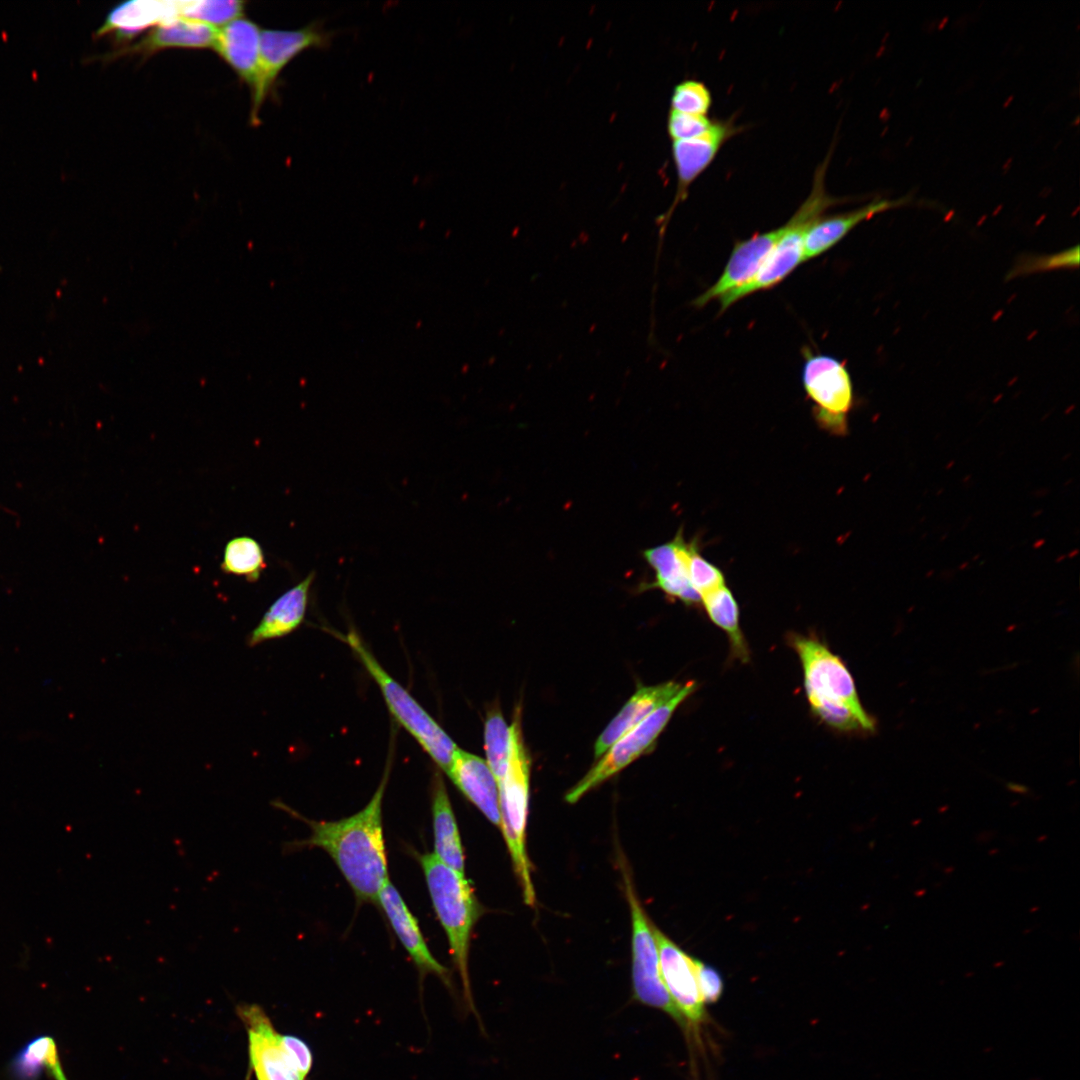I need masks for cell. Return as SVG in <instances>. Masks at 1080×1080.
Returning a JSON list of instances; mask_svg holds the SVG:
<instances>
[{
  "mask_svg": "<svg viewBox=\"0 0 1080 1080\" xmlns=\"http://www.w3.org/2000/svg\"><path fill=\"white\" fill-rule=\"evenodd\" d=\"M387 772L369 803L356 814L336 821L302 818L311 828L305 840L286 843V850L318 847L325 850L360 901L376 902L387 881L388 865L382 825V802Z\"/></svg>",
  "mask_w": 1080,
  "mask_h": 1080,
  "instance_id": "1",
  "label": "cell"
},
{
  "mask_svg": "<svg viewBox=\"0 0 1080 1080\" xmlns=\"http://www.w3.org/2000/svg\"><path fill=\"white\" fill-rule=\"evenodd\" d=\"M420 864L432 905L446 933L453 961L460 974L466 1001L473 1008L468 953L473 927L480 916V905L465 875L445 865L433 853L421 855Z\"/></svg>",
  "mask_w": 1080,
  "mask_h": 1080,
  "instance_id": "2",
  "label": "cell"
},
{
  "mask_svg": "<svg viewBox=\"0 0 1080 1080\" xmlns=\"http://www.w3.org/2000/svg\"><path fill=\"white\" fill-rule=\"evenodd\" d=\"M519 713L509 726L507 768L497 783L501 827L513 867L527 905L535 903L530 864L526 852V824L529 800L530 760L521 731Z\"/></svg>",
  "mask_w": 1080,
  "mask_h": 1080,
  "instance_id": "3",
  "label": "cell"
},
{
  "mask_svg": "<svg viewBox=\"0 0 1080 1080\" xmlns=\"http://www.w3.org/2000/svg\"><path fill=\"white\" fill-rule=\"evenodd\" d=\"M830 153L818 166L811 192L790 220L784 225L785 231L776 243L757 274L745 285L733 289L719 298L721 312L740 299L766 290L784 280L803 261L804 239L809 228L821 218L829 207L841 202L827 194L824 185L825 172Z\"/></svg>",
  "mask_w": 1080,
  "mask_h": 1080,
  "instance_id": "4",
  "label": "cell"
},
{
  "mask_svg": "<svg viewBox=\"0 0 1080 1080\" xmlns=\"http://www.w3.org/2000/svg\"><path fill=\"white\" fill-rule=\"evenodd\" d=\"M346 641L378 684L395 720L414 737L435 763L448 773L454 752L458 748L454 741L410 693L382 668L355 632L348 633Z\"/></svg>",
  "mask_w": 1080,
  "mask_h": 1080,
  "instance_id": "5",
  "label": "cell"
},
{
  "mask_svg": "<svg viewBox=\"0 0 1080 1080\" xmlns=\"http://www.w3.org/2000/svg\"><path fill=\"white\" fill-rule=\"evenodd\" d=\"M626 898L632 920V981L636 1000L670 1015L688 1031L687 1023L662 979L654 925L649 921L633 887L631 877L623 870Z\"/></svg>",
  "mask_w": 1080,
  "mask_h": 1080,
  "instance_id": "6",
  "label": "cell"
},
{
  "mask_svg": "<svg viewBox=\"0 0 1080 1080\" xmlns=\"http://www.w3.org/2000/svg\"><path fill=\"white\" fill-rule=\"evenodd\" d=\"M696 684L688 681L669 702L613 743L593 767L566 793L568 803H576L588 791L617 774L654 745L676 708L694 692Z\"/></svg>",
  "mask_w": 1080,
  "mask_h": 1080,
  "instance_id": "7",
  "label": "cell"
},
{
  "mask_svg": "<svg viewBox=\"0 0 1080 1080\" xmlns=\"http://www.w3.org/2000/svg\"><path fill=\"white\" fill-rule=\"evenodd\" d=\"M805 359L803 386L814 403L817 424L832 434H846L854 400L849 372L842 362L827 355L806 353Z\"/></svg>",
  "mask_w": 1080,
  "mask_h": 1080,
  "instance_id": "8",
  "label": "cell"
},
{
  "mask_svg": "<svg viewBox=\"0 0 1080 1080\" xmlns=\"http://www.w3.org/2000/svg\"><path fill=\"white\" fill-rule=\"evenodd\" d=\"M792 645L802 664L807 697L843 703L873 730V720L862 708L853 678L840 658L815 639L796 635Z\"/></svg>",
  "mask_w": 1080,
  "mask_h": 1080,
  "instance_id": "9",
  "label": "cell"
},
{
  "mask_svg": "<svg viewBox=\"0 0 1080 1080\" xmlns=\"http://www.w3.org/2000/svg\"><path fill=\"white\" fill-rule=\"evenodd\" d=\"M331 37L332 34L324 30L319 22L296 30H261L258 81L251 94L250 122L253 126L259 124L260 108L284 67L306 49L328 46Z\"/></svg>",
  "mask_w": 1080,
  "mask_h": 1080,
  "instance_id": "10",
  "label": "cell"
},
{
  "mask_svg": "<svg viewBox=\"0 0 1080 1080\" xmlns=\"http://www.w3.org/2000/svg\"><path fill=\"white\" fill-rule=\"evenodd\" d=\"M654 935L665 987L685 1019L688 1033H696L698 1027L705 1023L707 1013L697 983L694 958L687 955L655 926Z\"/></svg>",
  "mask_w": 1080,
  "mask_h": 1080,
  "instance_id": "11",
  "label": "cell"
},
{
  "mask_svg": "<svg viewBox=\"0 0 1080 1080\" xmlns=\"http://www.w3.org/2000/svg\"><path fill=\"white\" fill-rule=\"evenodd\" d=\"M237 1012L247 1027L250 1065L257 1080H304L264 1010L256 1004H244Z\"/></svg>",
  "mask_w": 1080,
  "mask_h": 1080,
  "instance_id": "12",
  "label": "cell"
},
{
  "mask_svg": "<svg viewBox=\"0 0 1080 1080\" xmlns=\"http://www.w3.org/2000/svg\"><path fill=\"white\" fill-rule=\"evenodd\" d=\"M785 231V226L758 233L735 243L730 258L719 279L692 304L703 307L711 300L719 299L727 292L748 283L759 271L768 255Z\"/></svg>",
  "mask_w": 1080,
  "mask_h": 1080,
  "instance_id": "13",
  "label": "cell"
},
{
  "mask_svg": "<svg viewBox=\"0 0 1080 1080\" xmlns=\"http://www.w3.org/2000/svg\"><path fill=\"white\" fill-rule=\"evenodd\" d=\"M218 29L212 25L183 17L165 21L153 27L139 41L114 52L104 58L112 60L125 55L149 57L159 51L170 48L206 49L214 48Z\"/></svg>",
  "mask_w": 1080,
  "mask_h": 1080,
  "instance_id": "14",
  "label": "cell"
},
{
  "mask_svg": "<svg viewBox=\"0 0 1080 1080\" xmlns=\"http://www.w3.org/2000/svg\"><path fill=\"white\" fill-rule=\"evenodd\" d=\"M377 903L421 975L435 974L449 985L448 970L430 952L416 918L390 881H387L379 892Z\"/></svg>",
  "mask_w": 1080,
  "mask_h": 1080,
  "instance_id": "15",
  "label": "cell"
},
{
  "mask_svg": "<svg viewBox=\"0 0 1080 1080\" xmlns=\"http://www.w3.org/2000/svg\"><path fill=\"white\" fill-rule=\"evenodd\" d=\"M260 28L243 16L218 29L213 50L254 92L259 74Z\"/></svg>",
  "mask_w": 1080,
  "mask_h": 1080,
  "instance_id": "16",
  "label": "cell"
},
{
  "mask_svg": "<svg viewBox=\"0 0 1080 1080\" xmlns=\"http://www.w3.org/2000/svg\"><path fill=\"white\" fill-rule=\"evenodd\" d=\"M732 121H714L704 135L673 141L672 155L678 178L675 204L687 196L689 186L712 163L722 145L739 131Z\"/></svg>",
  "mask_w": 1080,
  "mask_h": 1080,
  "instance_id": "17",
  "label": "cell"
},
{
  "mask_svg": "<svg viewBox=\"0 0 1080 1080\" xmlns=\"http://www.w3.org/2000/svg\"><path fill=\"white\" fill-rule=\"evenodd\" d=\"M447 774L464 796L491 823L500 828L499 790L497 781L487 762L474 754L457 748Z\"/></svg>",
  "mask_w": 1080,
  "mask_h": 1080,
  "instance_id": "18",
  "label": "cell"
},
{
  "mask_svg": "<svg viewBox=\"0 0 1080 1080\" xmlns=\"http://www.w3.org/2000/svg\"><path fill=\"white\" fill-rule=\"evenodd\" d=\"M687 545L680 528L671 541L643 551L644 559L655 572V580L646 588H658L686 605H694L701 602V598L688 578Z\"/></svg>",
  "mask_w": 1080,
  "mask_h": 1080,
  "instance_id": "19",
  "label": "cell"
},
{
  "mask_svg": "<svg viewBox=\"0 0 1080 1080\" xmlns=\"http://www.w3.org/2000/svg\"><path fill=\"white\" fill-rule=\"evenodd\" d=\"M181 1H126L113 7L95 37L113 34L117 43L128 42L148 27L180 17Z\"/></svg>",
  "mask_w": 1080,
  "mask_h": 1080,
  "instance_id": "20",
  "label": "cell"
},
{
  "mask_svg": "<svg viewBox=\"0 0 1080 1080\" xmlns=\"http://www.w3.org/2000/svg\"><path fill=\"white\" fill-rule=\"evenodd\" d=\"M682 687L683 684L674 681L639 687L599 735L594 745L595 758L601 757L620 737L669 702Z\"/></svg>",
  "mask_w": 1080,
  "mask_h": 1080,
  "instance_id": "21",
  "label": "cell"
},
{
  "mask_svg": "<svg viewBox=\"0 0 1080 1080\" xmlns=\"http://www.w3.org/2000/svg\"><path fill=\"white\" fill-rule=\"evenodd\" d=\"M910 199H876L861 208L820 218L807 231L803 246V261L818 257L829 250L854 227L874 215L908 204Z\"/></svg>",
  "mask_w": 1080,
  "mask_h": 1080,
  "instance_id": "22",
  "label": "cell"
},
{
  "mask_svg": "<svg viewBox=\"0 0 1080 1080\" xmlns=\"http://www.w3.org/2000/svg\"><path fill=\"white\" fill-rule=\"evenodd\" d=\"M314 577V572H310L271 604L248 636L247 643L250 647L283 637L301 625Z\"/></svg>",
  "mask_w": 1080,
  "mask_h": 1080,
  "instance_id": "23",
  "label": "cell"
},
{
  "mask_svg": "<svg viewBox=\"0 0 1080 1080\" xmlns=\"http://www.w3.org/2000/svg\"><path fill=\"white\" fill-rule=\"evenodd\" d=\"M434 856L465 875L463 847L444 780L436 774L432 794Z\"/></svg>",
  "mask_w": 1080,
  "mask_h": 1080,
  "instance_id": "24",
  "label": "cell"
},
{
  "mask_svg": "<svg viewBox=\"0 0 1080 1080\" xmlns=\"http://www.w3.org/2000/svg\"><path fill=\"white\" fill-rule=\"evenodd\" d=\"M44 1069L54 1080H67L55 1040L47 1035L31 1039L16 1053L9 1065L13 1080H38Z\"/></svg>",
  "mask_w": 1080,
  "mask_h": 1080,
  "instance_id": "25",
  "label": "cell"
},
{
  "mask_svg": "<svg viewBox=\"0 0 1080 1080\" xmlns=\"http://www.w3.org/2000/svg\"><path fill=\"white\" fill-rule=\"evenodd\" d=\"M701 602L710 620L724 630L735 655L742 661L749 657L748 649L739 626L738 604L726 585L701 596Z\"/></svg>",
  "mask_w": 1080,
  "mask_h": 1080,
  "instance_id": "26",
  "label": "cell"
},
{
  "mask_svg": "<svg viewBox=\"0 0 1080 1080\" xmlns=\"http://www.w3.org/2000/svg\"><path fill=\"white\" fill-rule=\"evenodd\" d=\"M265 567V556L256 539L250 536H237L226 543L220 565L224 573L241 576L249 582H255Z\"/></svg>",
  "mask_w": 1080,
  "mask_h": 1080,
  "instance_id": "27",
  "label": "cell"
},
{
  "mask_svg": "<svg viewBox=\"0 0 1080 1080\" xmlns=\"http://www.w3.org/2000/svg\"><path fill=\"white\" fill-rule=\"evenodd\" d=\"M484 746L487 764L497 783L503 778L508 759L509 726L499 709L487 714L484 727Z\"/></svg>",
  "mask_w": 1080,
  "mask_h": 1080,
  "instance_id": "28",
  "label": "cell"
},
{
  "mask_svg": "<svg viewBox=\"0 0 1080 1080\" xmlns=\"http://www.w3.org/2000/svg\"><path fill=\"white\" fill-rule=\"evenodd\" d=\"M245 4L244 1L236 0L181 1L180 17L216 27L241 17Z\"/></svg>",
  "mask_w": 1080,
  "mask_h": 1080,
  "instance_id": "29",
  "label": "cell"
},
{
  "mask_svg": "<svg viewBox=\"0 0 1080 1080\" xmlns=\"http://www.w3.org/2000/svg\"><path fill=\"white\" fill-rule=\"evenodd\" d=\"M685 563L689 581L700 598L725 585L724 574L700 554L697 542H688Z\"/></svg>",
  "mask_w": 1080,
  "mask_h": 1080,
  "instance_id": "30",
  "label": "cell"
},
{
  "mask_svg": "<svg viewBox=\"0 0 1080 1080\" xmlns=\"http://www.w3.org/2000/svg\"><path fill=\"white\" fill-rule=\"evenodd\" d=\"M1079 266V247L1078 245L1063 250L1058 253L1041 256H1024L1020 258L1013 268L1008 272L1007 279L1011 280L1019 276H1025L1033 273L1056 270V269H1070Z\"/></svg>",
  "mask_w": 1080,
  "mask_h": 1080,
  "instance_id": "31",
  "label": "cell"
},
{
  "mask_svg": "<svg viewBox=\"0 0 1080 1080\" xmlns=\"http://www.w3.org/2000/svg\"><path fill=\"white\" fill-rule=\"evenodd\" d=\"M712 104L708 88L699 81L685 80L675 86L671 97V110L706 116Z\"/></svg>",
  "mask_w": 1080,
  "mask_h": 1080,
  "instance_id": "32",
  "label": "cell"
},
{
  "mask_svg": "<svg viewBox=\"0 0 1080 1080\" xmlns=\"http://www.w3.org/2000/svg\"><path fill=\"white\" fill-rule=\"evenodd\" d=\"M713 122L707 116L670 110L667 130L673 141L691 140L707 133Z\"/></svg>",
  "mask_w": 1080,
  "mask_h": 1080,
  "instance_id": "33",
  "label": "cell"
},
{
  "mask_svg": "<svg viewBox=\"0 0 1080 1080\" xmlns=\"http://www.w3.org/2000/svg\"><path fill=\"white\" fill-rule=\"evenodd\" d=\"M696 978L699 991L704 1003L717 1002L723 992V980L720 974L711 966L694 958Z\"/></svg>",
  "mask_w": 1080,
  "mask_h": 1080,
  "instance_id": "34",
  "label": "cell"
},
{
  "mask_svg": "<svg viewBox=\"0 0 1080 1080\" xmlns=\"http://www.w3.org/2000/svg\"><path fill=\"white\" fill-rule=\"evenodd\" d=\"M280 1042L297 1071L305 1078L313 1063L312 1053L307 1043L292 1035H280Z\"/></svg>",
  "mask_w": 1080,
  "mask_h": 1080,
  "instance_id": "35",
  "label": "cell"
},
{
  "mask_svg": "<svg viewBox=\"0 0 1080 1080\" xmlns=\"http://www.w3.org/2000/svg\"><path fill=\"white\" fill-rule=\"evenodd\" d=\"M926 892H927V890L925 888H922V889L916 890L914 892V895L919 898V897H923Z\"/></svg>",
  "mask_w": 1080,
  "mask_h": 1080,
  "instance_id": "36",
  "label": "cell"
},
{
  "mask_svg": "<svg viewBox=\"0 0 1080 1080\" xmlns=\"http://www.w3.org/2000/svg\"><path fill=\"white\" fill-rule=\"evenodd\" d=\"M953 871H954V867H953V866H948V867H946V868L944 869V873H945V874H947V875L951 874V873H952Z\"/></svg>",
  "mask_w": 1080,
  "mask_h": 1080,
  "instance_id": "37",
  "label": "cell"
},
{
  "mask_svg": "<svg viewBox=\"0 0 1080 1080\" xmlns=\"http://www.w3.org/2000/svg\"><path fill=\"white\" fill-rule=\"evenodd\" d=\"M1047 838H1048V836H1047V835H1042V836H1040V837H1038V838H1037V842H1043V841H1045V840H1046Z\"/></svg>",
  "mask_w": 1080,
  "mask_h": 1080,
  "instance_id": "38",
  "label": "cell"
},
{
  "mask_svg": "<svg viewBox=\"0 0 1080 1080\" xmlns=\"http://www.w3.org/2000/svg\"><path fill=\"white\" fill-rule=\"evenodd\" d=\"M988 853H989V855H994L996 853H999V849L998 848L991 849V850H989Z\"/></svg>",
  "mask_w": 1080,
  "mask_h": 1080,
  "instance_id": "39",
  "label": "cell"
},
{
  "mask_svg": "<svg viewBox=\"0 0 1080 1080\" xmlns=\"http://www.w3.org/2000/svg\"><path fill=\"white\" fill-rule=\"evenodd\" d=\"M920 823H921V819H917V820H915V821L911 822V825H912V826H914V827H916V826H918V825H919Z\"/></svg>",
  "mask_w": 1080,
  "mask_h": 1080,
  "instance_id": "40",
  "label": "cell"
},
{
  "mask_svg": "<svg viewBox=\"0 0 1080 1080\" xmlns=\"http://www.w3.org/2000/svg\"><path fill=\"white\" fill-rule=\"evenodd\" d=\"M1039 909H1040V907H1039V906H1035V907H1032V908H1030V910H1029V911H1030L1031 913H1034V912H1036V911H1037V910H1039Z\"/></svg>",
  "mask_w": 1080,
  "mask_h": 1080,
  "instance_id": "41",
  "label": "cell"
}]
</instances>
